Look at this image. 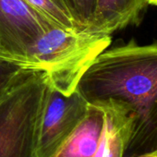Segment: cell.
I'll use <instances>...</instances> for the list:
<instances>
[{"mask_svg":"<svg viewBox=\"0 0 157 157\" xmlns=\"http://www.w3.org/2000/svg\"><path fill=\"white\" fill-rule=\"evenodd\" d=\"M54 1H56V3H58V4H60V5H62L63 7H65V5L63 4V2H62V0H54ZM66 8V7H65Z\"/></svg>","mask_w":157,"mask_h":157,"instance_id":"obj_14","label":"cell"},{"mask_svg":"<svg viewBox=\"0 0 157 157\" xmlns=\"http://www.w3.org/2000/svg\"><path fill=\"white\" fill-rule=\"evenodd\" d=\"M137 157H157V147L148 152H145V153H142Z\"/></svg>","mask_w":157,"mask_h":157,"instance_id":"obj_12","label":"cell"},{"mask_svg":"<svg viewBox=\"0 0 157 157\" xmlns=\"http://www.w3.org/2000/svg\"><path fill=\"white\" fill-rule=\"evenodd\" d=\"M22 70L23 69L11 62L0 59V95L6 91Z\"/></svg>","mask_w":157,"mask_h":157,"instance_id":"obj_11","label":"cell"},{"mask_svg":"<svg viewBox=\"0 0 157 157\" xmlns=\"http://www.w3.org/2000/svg\"><path fill=\"white\" fill-rule=\"evenodd\" d=\"M50 82L23 69L0 95V157H39L38 135Z\"/></svg>","mask_w":157,"mask_h":157,"instance_id":"obj_3","label":"cell"},{"mask_svg":"<svg viewBox=\"0 0 157 157\" xmlns=\"http://www.w3.org/2000/svg\"><path fill=\"white\" fill-rule=\"evenodd\" d=\"M26 1L56 26L67 30L78 31L67 10L54 0H26Z\"/></svg>","mask_w":157,"mask_h":157,"instance_id":"obj_9","label":"cell"},{"mask_svg":"<svg viewBox=\"0 0 157 157\" xmlns=\"http://www.w3.org/2000/svg\"><path fill=\"white\" fill-rule=\"evenodd\" d=\"M148 6V0H95L94 17L85 31L112 36L129 25H138Z\"/></svg>","mask_w":157,"mask_h":157,"instance_id":"obj_7","label":"cell"},{"mask_svg":"<svg viewBox=\"0 0 157 157\" xmlns=\"http://www.w3.org/2000/svg\"><path fill=\"white\" fill-rule=\"evenodd\" d=\"M76 90L89 103L117 100L136 117L133 141L157 137V41L139 44L130 40L103 51L78 82Z\"/></svg>","mask_w":157,"mask_h":157,"instance_id":"obj_1","label":"cell"},{"mask_svg":"<svg viewBox=\"0 0 157 157\" xmlns=\"http://www.w3.org/2000/svg\"><path fill=\"white\" fill-rule=\"evenodd\" d=\"M104 124L105 111L102 104L90 103L84 118L50 157H94Z\"/></svg>","mask_w":157,"mask_h":157,"instance_id":"obj_8","label":"cell"},{"mask_svg":"<svg viewBox=\"0 0 157 157\" xmlns=\"http://www.w3.org/2000/svg\"><path fill=\"white\" fill-rule=\"evenodd\" d=\"M78 31L86 30L92 22L95 0H62Z\"/></svg>","mask_w":157,"mask_h":157,"instance_id":"obj_10","label":"cell"},{"mask_svg":"<svg viewBox=\"0 0 157 157\" xmlns=\"http://www.w3.org/2000/svg\"><path fill=\"white\" fill-rule=\"evenodd\" d=\"M111 42V35L53 26L35 42L19 67L25 70L44 72L52 88L69 95Z\"/></svg>","mask_w":157,"mask_h":157,"instance_id":"obj_2","label":"cell"},{"mask_svg":"<svg viewBox=\"0 0 157 157\" xmlns=\"http://www.w3.org/2000/svg\"><path fill=\"white\" fill-rule=\"evenodd\" d=\"M97 102L104 107L105 124L94 157H124L135 136V115L122 102L112 99Z\"/></svg>","mask_w":157,"mask_h":157,"instance_id":"obj_6","label":"cell"},{"mask_svg":"<svg viewBox=\"0 0 157 157\" xmlns=\"http://www.w3.org/2000/svg\"><path fill=\"white\" fill-rule=\"evenodd\" d=\"M53 26L56 25L26 0H0V59L19 67L35 42Z\"/></svg>","mask_w":157,"mask_h":157,"instance_id":"obj_4","label":"cell"},{"mask_svg":"<svg viewBox=\"0 0 157 157\" xmlns=\"http://www.w3.org/2000/svg\"><path fill=\"white\" fill-rule=\"evenodd\" d=\"M90 103L77 90L64 95L49 88L38 135L39 157H50L82 122Z\"/></svg>","mask_w":157,"mask_h":157,"instance_id":"obj_5","label":"cell"},{"mask_svg":"<svg viewBox=\"0 0 157 157\" xmlns=\"http://www.w3.org/2000/svg\"><path fill=\"white\" fill-rule=\"evenodd\" d=\"M148 3H149V5L157 7V0H148Z\"/></svg>","mask_w":157,"mask_h":157,"instance_id":"obj_13","label":"cell"}]
</instances>
